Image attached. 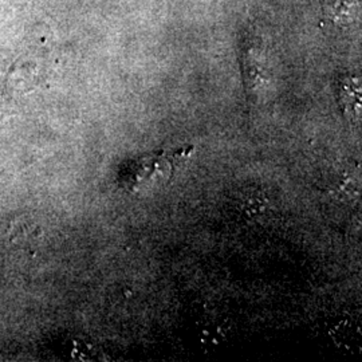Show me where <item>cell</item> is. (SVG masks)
Listing matches in <instances>:
<instances>
[{
	"label": "cell",
	"instance_id": "6da1fadb",
	"mask_svg": "<svg viewBox=\"0 0 362 362\" xmlns=\"http://www.w3.org/2000/svg\"><path fill=\"white\" fill-rule=\"evenodd\" d=\"M192 151V146H185L141 157L128 169L125 179L127 185L130 191L143 192L165 184L181 163L191 156Z\"/></svg>",
	"mask_w": 362,
	"mask_h": 362
},
{
	"label": "cell",
	"instance_id": "7a4b0ae2",
	"mask_svg": "<svg viewBox=\"0 0 362 362\" xmlns=\"http://www.w3.org/2000/svg\"><path fill=\"white\" fill-rule=\"evenodd\" d=\"M242 70L248 100L254 103L260 97L262 89L267 81V71L263 49L250 37L242 49Z\"/></svg>",
	"mask_w": 362,
	"mask_h": 362
},
{
	"label": "cell",
	"instance_id": "3957f363",
	"mask_svg": "<svg viewBox=\"0 0 362 362\" xmlns=\"http://www.w3.org/2000/svg\"><path fill=\"white\" fill-rule=\"evenodd\" d=\"M338 101L344 116L351 127H358L361 121V82L360 78L346 76L338 85Z\"/></svg>",
	"mask_w": 362,
	"mask_h": 362
},
{
	"label": "cell",
	"instance_id": "277c9868",
	"mask_svg": "<svg viewBox=\"0 0 362 362\" xmlns=\"http://www.w3.org/2000/svg\"><path fill=\"white\" fill-rule=\"evenodd\" d=\"M322 8L327 19L339 26H346L356 19L358 6L357 0H324Z\"/></svg>",
	"mask_w": 362,
	"mask_h": 362
}]
</instances>
